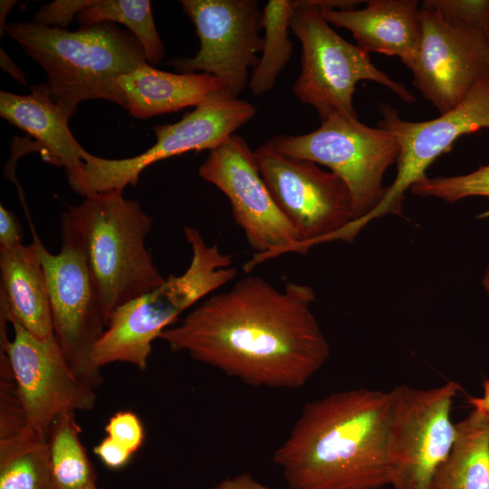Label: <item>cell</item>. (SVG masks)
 <instances>
[{
    "label": "cell",
    "mask_w": 489,
    "mask_h": 489,
    "mask_svg": "<svg viewBox=\"0 0 489 489\" xmlns=\"http://www.w3.org/2000/svg\"><path fill=\"white\" fill-rule=\"evenodd\" d=\"M315 300L310 285L288 282L279 290L247 276L206 299L158 339L245 384L297 388L331 353L312 311Z\"/></svg>",
    "instance_id": "cell-1"
},
{
    "label": "cell",
    "mask_w": 489,
    "mask_h": 489,
    "mask_svg": "<svg viewBox=\"0 0 489 489\" xmlns=\"http://www.w3.org/2000/svg\"><path fill=\"white\" fill-rule=\"evenodd\" d=\"M394 388H357L306 404L273 461L290 489H379L395 473Z\"/></svg>",
    "instance_id": "cell-2"
},
{
    "label": "cell",
    "mask_w": 489,
    "mask_h": 489,
    "mask_svg": "<svg viewBox=\"0 0 489 489\" xmlns=\"http://www.w3.org/2000/svg\"><path fill=\"white\" fill-rule=\"evenodd\" d=\"M5 33L44 70L52 99L73 113L80 102L94 99L126 109L116 79L147 62L136 36L115 23L68 31L21 22L6 25Z\"/></svg>",
    "instance_id": "cell-3"
},
{
    "label": "cell",
    "mask_w": 489,
    "mask_h": 489,
    "mask_svg": "<svg viewBox=\"0 0 489 489\" xmlns=\"http://www.w3.org/2000/svg\"><path fill=\"white\" fill-rule=\"evenodd\" d=\"M62 214L79 236L109 319L165 282L145 245L153 219L137 200L124 198L122 191L93 194Z\"/></svg>",
    "instance_id": "cell-4"
},
{
    "label": "cell",
    "mask_w": 489,
    "mask_h": 489,
    "mask_svg": "<svg viewBox=\"0 0 489 489\" xmlns=\"http://www.w3.org/2000/svg\"><path fill=\"white\" fill-rule=\"evenodd\" d=\"M183 231L192 253L188 267L112 312L96 345V354L103 363L126 362L144 370L153 340L180 313L237 274L232 257L217 244H207L192 226L185 225Z\"/></svg>",
    "instance_id": "cell-5"
},
{
    "label": "cell",
    "mask_w": 489,
    "mask_h": 489,
    "mask_svg": "<svg viewBox=\"0 0 489 489\" xmlns=\"http://www.w3.org/2000/svg\"><path fill=\"white\" fill-rule=\"evenodd\" d=\"M290 29L302 44L301 71L294 95L313 107L321 120L340 113L357 117L353 94L360 81L389 89L403 101L415 96L400 82L377 68L369 56L338 34L322 17L316 0H295Z\"/></svg>",
    "instance_id": "cell-6"
},
{
    "label": "cell",
    "mask_w": 489,
    "mask_h": 489,
    "mask_svg": "<svg viewBox=\"0 0 489 489\" xmlns=\"http://www.w3.org/2000/svg\"><path fill=\"white\" fill-rule=\"evenodd\" d=\"M255 114L256 108L252 103L223 88L179 121L155 126V144L138 156L108 159L85 150L82 168L66 172L68 183L74 192L83 197L123 191L128 185L135 187L140 173L153 163L187 151H211L218 148Z\"/></svg>",
    "instance_id": "cell-7"
},
{
    "label": "cell",
    "mask_w": 489,
    "mask_h": 489,
    "mask_svg": "<svg viewBox=\"0 0 489 489\" xmlns=\"http://www.w3.org/2000/svg\"><path fill=\"white\" fill-rule=\"evenodd\" d=\"M33 244L44 271L53 335L77 377L95 389L103 378L92 361L93 349L104 333L109 317L88 267L79 236L62 214V245L50 253L29 218Z\"/></svg>",
    "instance_id": "cell-8"
},
{
    "label": "cell",
    "mask_w": 489,
    "mask_h": 489,
    "mask_svg": "<svg viewBox=\"0 0 489 489\" xmlns=\"http://www.w3.org/2000/svg\"><path fill=\"white\" fill-rule=\"evenodd\" d=\"M266 144L283 155L329 168L347 186L355 220L368 215L383 198L384 174L399 152L396 139L387 129L367 126L357 117L340 113L321 120L314 131L297 136L279 134Z\"/></svg>",
    "instance_id": "cell-9"
},
{
    "label": "cell",
    "mask_w": 489,
    "mask_h": 489,
    "mask_svg": "<svg viewBox=\"0 0 489 489\" xmlns=\"http://www.w3.org/2000/svg\"><path fill=\"white\" fill-rule=\"evenodd\" d=\"M379 127L396 139L399 152L397 175L379 204L335 234V239L352 242L369 222L387 215H402L408 190L424 178L428 167L447 152L462 136L489 128V78L475 86L465 98L439 117L424 121L402 120L390 105L380 104Z\"/></svg>",
    "instance_id": "cell-10"
},
{
    "label": "cell",
    "mask_w": 489,
    "mask_h": 489,
    "mask_svg": "<svg viewBox=\"0 0 489 489\" xmlns=\"http://www.w3.org/2000/svg\"><path fill=\"white\" fill-rule=\"evenodd\" d=\"M254 154L264 181L299 237L291 253H306L355 220L350 191L333 172L266 143Z\"/></svg>",
    "instance_id": "cell-11"
},
{
    "label": "cell",
    "mask_w": 489,
    "mask_h": 489,
    "mask_svg": "<svg viewBox=\"0 0 489 489\" xmlns=\"http://www.w3.org/2000/svg\"><path fill=\"white\" fill-rule=\"evenodd\" d=\"M198 174L227 197L235 223L254 250L253 257L244 265L246 272L269 259L291 253L299 244L295 230L260 174L254 150L242 137L233 134L209 151Z\"/></svg>",
    "instance_id": "cell-12"
},
{
    "label": "cell",
    "mask_w": 489,
    "mask_h": 489,
    "mask_svg": "<svg viewBox=\"0 0 489 489\" xmlns=\"http://www.w3.org/2000/svg\"><path fill=\"white\" fill-rule=\"evenodd\" d=\"M194 24L199 49L192 58H176L167 64L178 73L197 71L216 78L238 97L249 84V68L259 62L263 49L262 11L255 0H182Z\"/></svg>",
    "instance_id": "cell-13"
},
{
    "label": "cell",
    "mask_w": 489,
    "mask_h": 489,
    "mask_svg": "<svg viewBox=\"0 0 489 489\" xmlns=\"http://www.w3.org/2000/svg\"><path fill=\"white\" fill-rule=\"evenodd\" d=\"M10 323L14 338L1 337V353L8 360L26 426L47 437L56 417L92 409L97 397L74 373L54 335L39 339Z\"/></svg>",
    "instance_id": "cell-14"
},
{
    "label": "cell",
    "mask_w": 489,
    "mask_h": 489,
    "mask_svg": "<svg viewBox=\"0 0 489 489\" xmlns=\"http://www.w3.org/2000/svg\"><path fill=\"white\" fill-rule=\"evenodd\" d=\"M394 390L395 473L390 485L393 489H429L456 437L451 409L460 386L454 381L431 388L403 384Z\"/></svg>",
    "instance_id": "cell-15"
},
{
    "label": "cell",
    "mask_w": 489,
    "mask_h": 489,
    "mask_svg": "<svg viewBox=\"0 0 489 489\" xmlns=\"http://www.w3.org/2000/svg\"><path fill=\"white\" fill-rule=\"evenodd\" d=\"M422 36L413 84L443 114L489 78V37L420 5Z\"/></svg>",
    "instance_id": "cell-16"
},
{
    "label": "cell",
    "mask_w": 489,
    "mask_h": 489,
    "mask_svg": "<svg viewBox=\"0 0 489 489\" xmlns=\"http://www.w3.org/2000/svg\"><path fill=\"white\" fill-rule=\"evenodd\" d=\"M361 9H321L330 24L349 30L364 52L397 56L412 71L422 36L417 0H369Z\"/></svg>",
    "instance_id": "cell-17"
},
{
    "label": "cell",
    "mask_w": 489,
    "mask_h": 489,
    "mask_svg": "<svg viewBox=\"0 0 489 489\" xmlns=\"http://www.w3.org/2000/svg\"><path fill=\"white\" fill-rule=\"evenodd\" d=\"M29 94L0 91V115L10 124L35 139L43 158L66 171L83 166L85 151L69 128L73 112L58 105L51 97L46 83L30 87Z\"/></svg>",
    "instance_id": "cell-18"
},
{
    "label": "cell",
    "mask_w": 489,
    "mask_h": 489,
    "mask_svg": "<svg viewBox=\"0 0 489 489\" xmlns=\"http://www.w3.org/2000/svg\"><path fill=\"white\" fill-rule=\"evenodd\" d=\"M0 310L39 339L53 335L43 268L33 243L0 249Z\"/></svg>",
    "instance_id": "cell-19"
},
{
    "label": "cell",
    "mask_w": 489,
    "mask_h": 489,
    "mask_svg": "<svg viewBox=\"0 0 489 489\" xmlns=\"http://www.w3.org/2000/svg\"><path fill=\"white\" fill-rule=\"evenodd\" d=\"M126 101V110L138 119L174 112L206 101L223 89L214 76L203 72L172 73L147 62L116 79Z\"/></svg>",
    "instance_id": "cell-20"
},
{
    "label": "cell",
    "mask_w": 489,
    "mask_h": 489,
    "mask_svg": "<svg viewBox=\"0 0 489 489\" xmlns=\"http://www.w3.org/2000/svg\"><path fill=\"white\" fill-rule=\"evenodd\" d=\"M455 425L452 450L429 489H489V414L473 408Z\"/></svg>",
    "instance_id": "cell-21"
},
{
    "label": "cell",
    "mask_w": 489,
    "mask_h": 489,
    "mask_svg": "<svg viewBox=\"0 0 489 489\" xmlns=\"http://www.w3.org/2000/svg\"><path fill=\"white\" fill-rule=\"evenodd\" d=\"M0 489H58L47 437L26 426L0 438Z\"/></svg>",
    "instance_id": "cell-22"
},
{
    "label": "cell",
    "mask_w": 489,
    "mask_h": 489,
    "mask_svg": "<svg viewBox=\"0 0 489 489\" xmlns=\"http://www.w3.org/2000/svg\"><path fill=\"white\" fill-rule=\"evenodd\" d=\"M294 3L291 0H270L262 10L263 49L259 62L249 80L254 95L273 89L277 77L289 62L292 43L289 38Z\"/></svg>",
    "instance_id": "cell-23"
},
{
    "label": "cell",
    "mask_w": 489,
    "mask_h": 489,
    "mask_svg": "<svg viewBox=\"0 0 489 489\" xmlns=\"http://www.w3.org/2000/svg\"><path fill=\"white\" fill-rule=\"evenodd\" d=\"M75 413L60 415L52 424L47 445L58 489H86L96 484V473L81 439Z\"/></svg>",
    "instance_id": "cell-24"
},
{
    "label": "cell",
    "mask_w": 489,
    "mask_h": 489,
    "mask_svg": "<svg viewBox=\"0 0 489 489\" xmlns=\"http://www.w3.org/2000/svg\"><path fill=\"white\" fill-rule=\"evenodd\" d=\"M81 26L99 23H120L127 26L143 47L149 64L158 65L165 54L148 0H95L76 16Z\"/></svg>",
    "instance_id": "cell-25"
},
{
    "label": "cell",
    "mask_w": 489,
    "mask_h": 489,
    "mask_svg": "<svg viewBox=\"0 0 489 489\" xmlns=\"http://www.w3.org/2000/svg\"><path fill=\"white\" fill-rule=\"evenodd\" d=\"M409 191L414 196L435 197L448 203L471 197H489V165L464 175L425 177L415 183Z\"/></svg>",
    "instance_id": "cell-26"
},
{
    "label": "cell",
    "mask_w": 489,
    "mask_h": 489,
    "mask_svg": "<svg viewBox=\"0 0 489 489\" xmlns=\"http://www.w3.org/2000/svg\"><path fill=\"white\" fill-rule=\"evenodd\" d=\"M421 6L489 37V0H426Z\"/></svg>",
    "instance_id": "cell-27"
},
{
    "label": "cell",
    "mask_w": 489,
    "mask_h": 489,
    "mask_svg": "<svg viewBox=\"0 0 489 489\" xmlns=\"http://www.w3.org/2000/svg\"><path fill=\"white\" fill-rule=\"evenodd\" d=\"M108 436L135 454L143 444L144 429L136 414L130 411L115 413L105 426Z\"/></svg>",
    "instance_id": "cell-28"
},
{
    "label": "cell",
    "mask_w": 489,
    "mask_h": 489,
    "mask_svg": "<svg viewBox=\"0 0 489 489\" xmlns=\"http://www.w3.org/2000/svg\"><path fill=\"white\" fill-rule=\"evenodd\" d=\"M95 0H55L42 6L35 14L33 22L46 27L64 29L84 8Z\"/></svg>",
    "instance_id": "cell-29"
},
{
    "label": "cell",
    "mask_w": 489,
    "mask_h": 489,
    "mask_svg": "<svg viewBox=\"0 0 489 489\" xmlns=\"http://www.w3.org/2000/svg\"><path fill=\"white\" fill-rule=\"evenodd\" d=\"M93 452L101 463L111 470L123 468L133 455L127 448L108 436L93 448Z\"/></svg>",
    "instance_id": "cell-30"
},
{
    "label": "cell",
    "mask_w": 489,
    "mask_h": 489,
    "mask_svg": "<svg viewBox=\"0 0 489 489\" xmlns=\"http://www.w3.org/2000/svg\"><path fill=\"white\" fill-rule=\"evenodd\" d=\"M22 226L14 214L0 206V249L22 244Z\"/></svg>",
    "instance_id": "cell-31"
},
{
    "label": "cell",
    "mask_w": 489,
    "mask_h": 489,
    "mask_svg": "<svg viewBox=\"0 0 489 489\" xmlns=\"http://www.w3.org/2000/svg\"><path fill=\"white\" fill-rule=\"evenodd\" d=\"M211 489H272L256 481L250 474L243 473L221 481Z\"/></svg>",
    "instance_id": "cell-32"
},
{
    "label": "cell",
    "mask_w": 489,
    "mask_h": 489,
    "mask_svg": "<svg viewBox=\"0 0 489 489\" xmlns=\"http://www.w3.org/2000/svg\"><path fill=\"white\" fill-rule=\"evenodd\" d=\"M0 65L5 72L9 73L18 82L25 86L27 85L25 75L2 48L0 49Z\"/></svg>",
    "instance_id": "cell-33"
},
{
    "label": "cell",
    "mask_w": 489,
    "mask_h": 489,
    "mask_svg": "<svg viewBox=\"0 0 489 489\" xmlns=\"http://www.w3.org/2000/svg\"><path fill=\"white\" fill-rule=\"evenodd\" d=\"M483 395L481 397H470L468 403L473 408L489 414V379L483 383Z\"/></svg>",
    "instance_id": "cell-34"
},
{
    "label": "cell",
    "mask_w": 489,
    "mask_h": 489,
    "mask_svg": "<svg viewBox=\"0 0 489 489\" xmlns=\"http://www.w3.org/2000/svg\"><path fill=\"white\" fill-rule=\"evenodd\" d=\"M15 1H1V4H0V33H1V36L3 35L4 33H5V17H6V14L11 10L12 6L14 5Z\"/></svg>",
    "instance_id": "cell-35"
},
{
    "label": "cell",
    "mask_w": 489,
    "mask_h": 489,
    "mask_svg": "<svg viewBox=\"0 0 489 489\" xmlns=\"http://www.w3.org/2000/svg\"><path fill=\"white\" fill-rule=\"evenodd\" d=\"M482 284L487 295L489 296V265L487 266L484 272V274L482 280Z\"/></svg>",
    "instance_id": "cell-36"
},
{
    "label": "cell",
    "mask_w": 489,
    "mask_h": 489,
    "mask_svg": "<svg viewBox=\"0 0 489 489\" xmlns=\"http://www.w3.org/2000/svg\"><path fill=\"white\" fill-rule=\"evenodd\" d=\"M86 489H100L97 484H93V485H91L89 487H87Z\"/></svg>",
    "instance_id": "cell-37"
}]
</instances>
